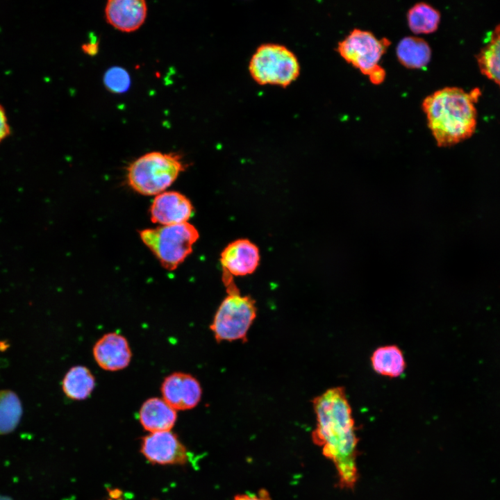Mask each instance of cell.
<instances>
[{
    "label": "cell",
    "instance_id": "23",
    "mask_svg": "<svg viewBox=\"0 0 500 500\" xmlns=\"http://www.w3.org/2000/svg\"><path fill=\"white\" fill-rule=\"evenodd\" d=\"M233 500H271L267 491L260 490L258 493L242 494L237 495Z\"/></svg>",
    "mask_w": 500,
    "mask_h": 500
},
{
    "label": "cell",
    "instance_id": "11",
    "mask_svg": "<svg viewBox=\"0 0 500 500\" xmlns=\"http://www.w3.org/2000/svg\"><path fill=\"white\" fill-rule=\"evenodd\" d=\"M192 212L190 201L176 191H165L156 195L150 207L151 220L160 226L188 222Z\"/></svg>",
    "mask_w": 500,
    "mask_h": 500
},
{
    "label": "cell",
    "instance_id": "27",
    "mask_svg": "<svg viewBox=\"0 0 500 500\" xmlns=\"http://www.w3.org/2000/svg\"><path fill=\"white\" fill-rule=\"evenodd\" d=\"M8 347V344L6 342H0V350L5 349Z\"/></svg>",
    "mask_w": 500,
    "mask_h": 500
},
{
    "label": "cell",
    "instance_id": "6",
    "mask_svg": "<svg viewBox=\"0 0 500 500\" xmlns=\"http://www.w3.org/2000/svg\"><path fill=\"white\" fill-rule=\"evenodd\" d=\"M226 289L228 295L219 305L210 329L217 341L244 340L256 317L255 301L242 296L234 283Z\"/></svg>",
    "mask_w": 500,
    "mask_h": 500
},
{
    "label": "cell",
    "instance_id": "2",
    "mask_svg": "<svg viewBox=\"0 0 500 500\" xmlns=\"http://www.w3.org/2000/svg\"><path fill=\"white\" fill-rule=\"evenodd\" d=\"M478 88L467 92L457 87H446L427 96L422 102L428 126L440 147H449L470 138L477 123L475 103Z\"/></svg>",
    "mask_w": 500,
    "mask_h": 500
},
{
    "label": "cell",
    "instance_id": "7",
    "mask_svg": "<svg viewBox=\"0 0 500 500\" xmlns=\"http://www.w3.org/2000/svg\"><path fill=\"white\" fill-rule=\"evenodd\" d=\"M389 45L386 38L378 39L368 31L355 28L338 43V51L347 62L369 76L380 67L378 62Z\"/></svg>",
    "mask_w": 500,
    "mask_h": 500
},
{
    "label": "cell",
    "instance_id": "25",
    "mask_svg": "<svg viewBox=\"0 0 500 500\" xmlns=\"http://www.w3.org/2000/svg\"><path fill=\"white\" fill-rule=\"evenodd\" d=\"M82 50L89 56H94L99 51V42L94 40L85 43L82 45Z\"/></svg>",
    "mask_w": 500,
    "mask_h": 500
},
{
    "label": "cell",
    "instance_id": "8",
    "mask_svg": "<svg viewBox=\"0 0 500 500\" xmlns=\"http://www.w3.org/2000/svg\"><path fill=\"white\" fill-rule=\"evenodd\" d=\"M141 451L150 462L160 464H184L189 453L171 431L151 433L144 437Z\"/></svg>",
    "mask_w": 500,
    "mask_h": 500
},
{
    "label": "cell",
    "instance_id": "3",
    "mask_svg": "<svg viewBox=\"0 0 500 500\" xmlns=\"http://www.w3.org/2000/svg\"><path fill=\"white\" fill-rule=\"evenodd\" d=\"M185 169L178 154L151 151L133 161L127 168V181L136 192L158 195L168 188Z\"/></svg>",
    "mask_w": 500,
    "mask_h": 500
},
{
    "label": "cell",
    "instance_id": "20",
    "mask_svg": "<svg viewBox=\"0 0 500 500\" xmlns=\"http://www.w3.org/2000/svg\"><path fill=\"white\" fill-rule=\"evenodd\" d=\"M22 415L19 397L10 390H0V434H8L17 426Z\"/></svg>",
    "mask_w": 500,
    "mask_h": 500
},
{
    "label": "cell",
    "instance_id": "22",
    "mask_svg": "<svg viewBox=\"0 0 500 500\" xmlns=\"http://www.w3.org/2000/svg\"><path fill=\"white\" fill-rule=\"evenodd\" d=\"M10 133V128L6 112L3 106L0 104V142L6 139Z\"/></svg>",
    "mask_w": 500,
    "mask_h": 500
},
{
    "label": "cell",
    "instance_id": "24",
    "mask_svg": "<svg viewBox=\"0 0 500 500\" xmlns=\"http://www.w3.org/2000/svg\"><path fill=\"white\" fill-rule=\"evenodd\" d=\"M385 77V72L382 67H378L369 76V80L373 84H380L383 82Z\"/></svg>",
    "mask_w": 500,
    "mask_h": 500
},
{
    "label": "cell",
    "instance_id": "16",
    "mask_svg": "<svg viewBox=\"0 0 500 500\" xmlns=\"http://www.w3.org/2000/svg\"><path fill=\"white\" fill-rule=\"evenodd\" d=\"M95 387V378L91 371L83 365L71 367L62 381V390L67 397L76 401L85 400Z\"/></svg>",
    "mask_w": 500,
    "mask_h": 500
},
{
    "label": "cell",
    "instance_id": "18",
    "mask_svg": "<svg viewBox=\"0 0 500 500\" xmlns=\"http://www.w3.org/2000/svg\"><path fill=\"white\" fill-rule=\"evenodd\" d=\"M481 72L500 88V24L490 33L486 44L477 55Z\"/></svg>",
    "mask_w": 500,
    "mask_h": 500
},
{
    "label": "cell",
    "instance_id": "13",
    "mask_svg": "<svg viewBox=\"0 0 500 500\" xmlns=\"http://www.w3.org/2000/svg\"><path fill=\"white\" fill-rule=\"evenodd\" d=\"M143 0H109L105 7L107 22L118 31L130 33L138 30L147 15Z\"/></svg>",
    "mask_w": 500,
    "mask_h": 500
},
{
    "label": "cell",
    "instance_id": "10",
    "mask_svg": "<svg viewBox=\"0 0 500 500\" xmlns=\"http://www.w3.org/2000/svg\"><path fill=\"white\" fill-rule=\"evenodd\" d=\"M92 354L97 364L108 372L122 370L128 366L132 352L126 338L117 332L102 335L94 344Z\"/></svg>",
    "mask_w": 500,
    "mask_h": 500
},
{
    "label": "cell",
    "instance_id": "14",
    "mask_svg": "<svg viewBox=\"0 0 500 500\" xmlns=\"http://www.w3.org/2000/svg\"><path fill=\"white\" fill-rule=\"evenodd\" d=\"M176 418V410L159 397L146 400L139 411L142 426L150 433L171 431Z\"/></svg>",
    "mask_w": 500,
    "mask_h": 500
},
{
    "label": "cell",
    "instance_id": "1",
    "mask_svg": "<svg viewBox=\"0 0 500 500\" xmlns=\"http://www.w3.org/2000/svg\"><path fill=\"white\" fill-rule=\"evenodd\" d=\"M316 427L314 442L335 465L341 489H353L358 479L355 422L345 390L334 387L312 400Z\"/></svg>",
    "mask_w": 500,
    "mask_h": 500
},
{
    "label": "cell",
    "instance_id": "15",
    "mask_svg": "<svg viewBox=\"0 0 500 500\" xmlns=\"http://www.w3.org/2000/svg\"><path fill=\"white\" fill-rule=\"evenodd\" d=\"M370 360L374 372L390 378L400 376L406 367L402 351L394 344L381 346L376 349L372 354Z\"/></svg>",
    "mask_w": 500,
    "mask_h": 500
},
{
    "label": "cell",
    "instance_id": "17",
    "mask_svg": "<svg viewBox=\"0 0 500 500\" xmlns=\"http://www.w3.org/2000/svg\"><path fill=\"white\" fill-rule=\"evenodd\" d=\"M396 53L400 63L410 69L426 67L431 57V49L428 42L415 36L401 39L397 47Z\"/></svg>",
    "mask_w": 500,
    "mask_h": 500
},
{
    "label": "cell",
    "instance_id": "4",
    "mask_svg": "<svg viewBox=\"0 0 500 500\" xmlns=\"http://www.w3.org/2000/svg\"><path fill=\"white\" fill-rule=\"evenodd\" d=\"M140 237L161 265L172 271L192 253L199 234L192 224L185 222L145 228L140 231Z\"/></svg>",
    "mask_w": 500,
    "mask_h": 500
},
{
    "label": "cell",
    "instance_id": "26",
    "mask_svg": "<svg viewBox=\"0 0 500 500\" xmlns=\"http://www.w3.org/2000/svg\"><path fill=\"white\" fill-rule=\"evenodd\" d=\"M119 491L114 490L110 492V498L108 500H123L120 494L118 493Z\"/></svg>",
    "mask_w": 500,
    "mask_h": 500
},
{
    "label": "cell",
    "instance_id": "21",
    "mask_svg": "<svg viewBox=\"0 0 500 500\" xmlns=\"http://www.w3.org/2000/svg\"><path fill=\"white\" fill-rule=\"evenodd\" d=\"M103 84L106 88L115 94L126 92L131 85V77L123 67L115 66L110 67L103 75Z\"/></svg>",
    "mask_w": 500,
    "mask_h": 500
},
{
    "label": "cell",
    "instance_id": "19",
    "mask_svg": "<svg viewBox=\"0 0 500 500\" xmlns=\"http://www.w3.org/2000/svg\"><path fill=\"white\" fill-rule=\"evenodd\" d=\"M407 19L409 28L413 33L427 34L437 30L440 14L431 5L419 2L409 9Z\"/></svg>",
    "mask_w": 500,
    "mask_h": 500
},
{
    "label": "cell",
    "instance_id": "5",
    "mask_svg": "<svg viewBox=\"0 0 500 500\" xmlns=\"http://www.w3.org/2000/svg\"><path fill=\"white\" fill-rule=\"evenodd\" d=\"M300 70L295 54L285 46L275 43L260 45L249 64L251 78L260 85L288 87L297 79Z\"/></svg>",
    "mask_w": 500,
    "mask_h": 500
},
{
    "label": "cell",
    "instance_id": "9",
    "mask_svg": "<svg viewBox=\"0 0 500 500\" xmlns=\"http://www.w3.org/2000/svg\"><path fill=\"white\" fill-rule=\"evenodd\" d=\"M162 398L176 410L194 408L200 401L201 388L191 374L175 372L163 380L160 388Z\"/></svg>",
    "mask_w": 500,
    "mask_h": 500
},
{
    "label": "cell",
    "instance_id": "12",
    "mask_svg": "<svg viewBox=\"0 0 500 500\" xmlns=\"http://www.w3.org/2000/svg\"><path fill=\"white\" fill-rule=\"evenodd\" d=\"M220 262L224 274L231 276L251 274L259 265V249L249 240L238 239L224 249Z\"/></svg>",
    "mask_w": 500,
    "mask_h": 500
}]
</instances>
